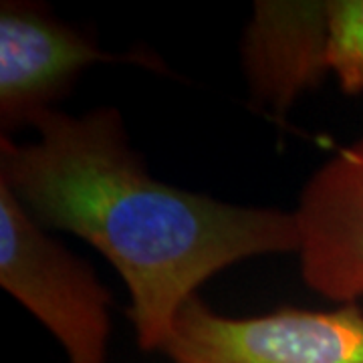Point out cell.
I'll list each match as a JSON object with an SVG mask.
<instances>
[{
    "label": "cell",
    "mask_w": 363,
    "mask_h": 363,
    "mask_svg": "<svg viewBox=\"0 0 363 363\" xmlns=\"http://www.w3.org/2000/svg\"><path fill=\"white\" fill-rule=\"evenodd\" d=\"M35 142L0 138V182L47 230L83 238L130 291L143 351H162L182 307L240 260L297 252L295 212L242 206L157 180L131 147L121 111L52 109Z\"/></svg>",
    "instance_id": "cell-1"
},
{
    "label": "cell",
    "mask_w": 363,
    "mask_h": 363,
    "mask_svg": "<svg viewBox=\"0 0 363 363\" xmlns=\"http://www.w3.org/2000/svg\"><path fill=\"white\" fill-rule=\"evenodd\" d=\"M0 286L59 341L67 363H107L113 295L0 182Z\"/></svg>",
    "instance_id": "cell-2"
},
{
    "label": "cell",
    "mask_w": 363,
    "mask_h": 363,
    "mask_svg": "<svg viewBox=\"0 0 363 363\" xmlns=\"http://www.w3.org/2000/svg\"><path fill=\"white\" fill-rule=\"evenodd\" d=\"M162 353L172 363H363V309L283 307L259 317H226L192 297Z\"/></svg>",
    "instance_id": "cell-3"
},
{
    "label": "cell",
    "mask_w": 363,
    "mask_h": 363,
    "mask_svg": "<svg viewBox=\"0 0 363 363\" xmlns=\"http://www.w3.org/2000/svg\"><path fill=\"white\" fill-rule=\"evenodd\" d=\"M95 63H133L169 75L152 51H104L85 28L61 21L47 4H0V128L11 135L59 109L77 79Z\"/></svg>",
    "instance_id": "cell-4"
},
{
    "label": "cell",
    "mask_w": 363,
    "mask_h": 363,
    "mask_svg": "<svg viewBox=\"0 0 363 363\" xmlns=\"http://www.w3.org/2000/svg\"><path fill=\"white\" fill-rule=\"evenodd\" d=\"M295 218L305 285L345 305L363 298V138L313 172Z\"/></svg>",
    "instance_id": "cell-5"
},
{
    "label": "cell",
    "mask_w": 363,
    "mask_h": 363,
    "mask_svg": "<svg viewBox=\"0 0 363 363\" xmlns=\"http://www.w3.org/2000/svg\"><path fill=\"white\" fill-rule=\"evenodd\" d=\"M329 0H259L242 37L252 97L283 117L329 73Z\"/></svg>",
    "instance_id": "cell-6"
},
{
    "label": "cell",
    "mask_w": 363,
    "mask_h": 363,
    "mask_svg": "<svg viewBox=\"0 0 363 363\" xmlns=\"http://www.w3.org/2000/svg\"><path fill=\"white\" fill-rule=\"evenodd\" d=\"M327 65L345 95H363V0H329Z\"/></svg>",
    "instance_id": "cell-7"
}]
</instances>
